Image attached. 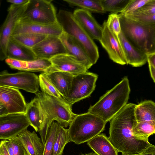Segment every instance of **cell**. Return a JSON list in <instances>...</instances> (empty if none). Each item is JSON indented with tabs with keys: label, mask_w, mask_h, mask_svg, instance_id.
Instances as JSON below:
<instances>
[{
	"label": "cell",
	"mask_w": 155,
	"mask_h": 155,
	"mask_svg": "<svg viewBox=\"0 0 155 155\" xmlns=\"http://www.w3.org/2000/svg\"><path fill=\"white\" fill-rule=\"evenodd\" d=\"M136 105L127 104L110 120L108 139L118 152L139 154L152 144L133 134L132 129L137 123L134 115Z\"/></svg>",
	"instance_id": "6da1fadb"
},
{
	"label": "cell",
	"mask_w": 155,
	"mask_h": 155,
	"mask_svg": "<svg viewBox=\"0 0 155 155\" xmlns=\"http://www.w3.org/2000/svg\"><path fill=\"white\" fill-rule=\"evenodd\" d=\"M38 99V106L41 117V125L38 132L44 144L48 129L54 120L65 128L69 126L76 114L72 112L71 106L62 97L59 98L38 91L35 94Z\"/></svg>",
	"instance_id": "7a4b0ae2"
},
{
	"label": "cell",
	"mask_w": 155,
	"mask_h": 155,
	"mask_svg": "<svg viewBox=\"0 0 155 155\" xmlns=\"http://www.w3.org/2000/svg\"><path fill=\"white\" fill-rule=\"evenodd\" d=\"M130 92L129 80L125 77L91 106L87 112L99 117L106 123L127 104Z\"/></svg>",
	"instance_id": "3957f363"
},
{
	"label": "cell",
	"mask_w": 155,
	"mask_h": 155,
	"mask_svg": "<svg viewBox=\"0 0 155 155\" xmlns=\"http://www.w3.org/2000/svg\"><path fill=\"white\" fill-rule=\"evenodd\" d=\"M119 15L121 31L136 47L147 54L155 53V24H146Z\"/></svg>",
	"instance_id": "277c9868"
},
{
	"label": "cell",
	"mask_w": 155,
	"mask_h": 155,
	"mask_svg": "<svg viewBox=\"0 0 155 155\" xmlns=\"http://www.w3.org/2000/svg\"><path fill=\"white\" fill-rule=\"evenodd\" d=\"M106 123L89 112L76 114L68 129L70 142L80 144L87 142L105 129Z\"/></svg>",
	"instance_id": "5b68a950"
},
{
	"label": "cell",
	"mask_w": 155,
	"mask_h": 155,
	"mask_svg": "<svg viewBox=\"0 0 155 155\" xmlns=\"http://www.w3.org/2000/svg\"><path fill=\"white\" fill-rule=\"evenodd\" d=\"M57 18L63 31L73 37L81 45L92 64H95L99 58L98 47L74 18L73 13L60 10L57 14Z\"/></svg>",
	"instance_id": "8992f818"
},
{
	"label": "cell",
	"mask_w": 155,
	"mask_h": 155,
	"mask_svg": "<svg viewBox=\"0 0 155 155\" xmlns=\"http://www.w3.org/2000/svg\"><path fill=\"white\" fill-rule=\"evenodd\" d=\"M51 2L29 0L18 22L47 25L58 23L56 9Z\"/></svg>",
	"instance_id": "52a82bcc"
},
{
	"label": "cell",
	"mask_w": 155,
	"mask_h": 155,
	"mask_svg": "<svg viewBox=\"0 0 155 155\" xmlns=\"http://www.w3.org/2000/svg\"><path fill=\"white\" fill-rule=\"evenodd\" d=\"M98 77L97 74L87 71L74 76L68 95L62 98L71 106L75 103L89 97L95 89Z\"/></svg>",
	"instance_id": "ba28073f"
},
{
	"label": "cell",
	"mask_w": 155,
	"mask_h": 155,
	"mask_svg": "<svg viewBox=\"0 0 155 155\" xmlns=\"http://www.w3.org/2000/svg\"><path fill=\"white\" fill-rule=\"evenodd\" d=\"M0 85L35 94L39 91V78L30 72L9 73L5 71L0 73Z\"/></svg>",
	"instance_id": "9c48e42d"
},
{
	"label": "cell",
	"mask_w": 155,
	"mask_h": 155,
	"mask_svg": "<svg viewBox=\"0 0 155 155\" xmlns=\"http://www.w3.org/2000/svg\"><path fill=\"white\" fill-rule=\"evenodd\" d=\"M29 1L21 5L11 4L8 8L5 20L0 27V61H3L7 58L6 50L8 43Z\"/></svg>",
	"instance_id": "30bf717a"
},
{
	"label": "cell",
	"mask_w": 155,
	"mask_h": 155,
	"mask_svg": "<svg viewBox=\"0 0 155 155\" xmlns=\"http://www.w3.org/2000/svg\"><path fill=\"white\" fill-rule=\"evenodd\" d=\"M30 125L25 113H9L0 116V139H12Z\"/></svg>",
	"instance_id": "8fae6325"
},
{
	"label": "cell",
	"mask_w": 155,
	"mask_h": 155,
	"mask_svg": "<svg viewBox=\"0 0 155 155\" xmlns=\"http://www.w3.org/2000/svg\"><path fill=\"white\" fill-rule=\"evenodd\" d=\"M102 34L99 41L107 52L110 58L113 62L124 65L127 64L122 47L117 38L108 27L106 21L102 25Z\"/></svg>",
	"instance_id": "7c38bea8"
},
{
	"label": "cell",
	"mask_w": 155,
	"mask_h": 155,
	"mask_svg": "<svg viewBox=\"0 0 155 155\" xmlns=\"http://www.w3.org/2000/svg\"><path fill=\"white\" fill-rule=\"evenodd\" d=\"M31 49L38 59L49 60L56 55L66 54L59 36L53 35H47Z\"/></svg>",
	"instance_id": "4fadbf2b"
},
{
	"label": "cell",
	"mask_w": 155,
	"mask_h": 155,
	"mask_svg": "<svg viewBox=\"0 0 155 155\" xmlns=\"http://www.w3.org/2000/svg\"><path fill=\"white\" fill-rule=\"evenodd\" d=\"M0 102L6 106L9 113L25 112L27 104L18 89L0 85Z\"/></svg>",
	"instance_id": "5bb4252c"
},
{
	"label": "cell",
	"mask_w": 155,
	"mask_h": 155,
	"mask_svg": "<svg viewBox=\"0 0 155 155\" xmlns=\"http://www.w3.org/2000/svg\"><path fill=\"white\" fill-rule=\"evenodd\" d=\"M49 60L54 70L66 72L74 76L87 70L83 64L75 57L67 54L56 55Z\"/></svg>",
	"instance_id": "9a60e30c"
},
{
	"label": "cell",
	"mask_w": 155,
	"mask_h": 155,
	"mask_svg": "<svg viewBox=\"0 0 155 155\" xmlns=\"http://www.w3.org/2000/svg\"><path fill=\"white\" fill-rule=\"evenodd\" d=\"M63 32L62 28L58 23L53 25H47L24 23L18 21L12 35L24 33H32L59 36Z\"/></svg>",
	"instance_id": "2e32d148"
},
{
	"label": "cell",
	"mask_w": 155,
	"mask_h": 155,
	"mask_svg": "<svg viewBox=\"0 0 155 155\" xmlns=\"http://www.w3.org/2000/svg\"><path fill=\"white\" fill-rule=\"evenodd\" d=\"M73 15L81 27L93 39L100 41L102 34V28L91 13L81 8L75 10Z\"/></svg>",
	"instance_id": "e0dca14e"
},
{
	"label": "cell",
	"mask_w": 155,
	"mask_h": 155,
	"mask_svg": "<svg viewBox=\"0 0 155 155\" xmlns=\"http://www.w3.org/2000/svg\"><path fill=\"white\" fill-rule=\"evenodd\" d=\"M5 61L11 68L23 71L47 73L51 71L52 68L51 61L47 59L24 61L6 58Z\"/></svg>",
	"instance_id": "ac0fdd59"
},
{
	"label": "cell",
	"mask_w": 155,
	"mask_h": 155,
	"mask_svg": "<svg viewBox=\"0 0 155 155\" xmlns=\"http://www.w3.org/2000/svg\"><path fill=\"white\" fill-rule=\"evenodd\" d=\"M127 64L134 67L143 66L147 62V54L134 46L125 36L121 31L118 36Z\"/></svg>",
	"instance_id": "d6986e66"
},
{
	"label": "cell",
	"mask_w": 155,
	"mask_h": 155,
	"mask_svg": "<svg viewBox=\"0 0 155 155\" xmlns=\"http://www.w3.org/2000/svg\"><path fill=\"white\" fill-rule=\"evenodd\" d=\"M66 51L83 64L88 70L93 65L84 49L72 36L63 31L59 36Z\"/></svg>",
	"instance_id": "ffe728a7"
},
{
	"label": "cell",
	"mask_w": 155,
	"mask_h": 155,
	"mask_svg": "<svg viewBox=\"0 0 155 155\" xmlns=\"http://www.w3.org/2000/svg\"><path fill=\"white\" fill-rule=\"evenodd\" d=\"M16 137L24 148L27 155H42L44 145L35 132L25 130Z\"/></svg>",
	"instance_id": "44dd1931"
},
{
	"label": "cell",
	"mask_w": 155,
	"mask_h": 155,
	"mask_svg": "<svg viewBox=\"0 0 155 155\" xmlns=\"http://www.w3.org/2000/svg\"><path fill=\"white\" fill-rule=\"evenodd\" d=\"M62 98L68 94L74 76L66 72L54 70L44 73Z\"/></svg>",
	"instance_id": "7402d4cb"
},
{
	"label": "cell",
	"mask_w": 155,
	"mask_h": 155,
	"mask_svg": "<svg viewBox=\"0 0 155 155\" xmlns=\"http://www.w3.org/2000/svg\"><path fill=\"white\" fill-rule=\"evenodd\" d=\"M87 142L97 155H118V152L104 134H98Z\"/></svg>",
	"instance_id": "603a6c76"
},
{
	"label": "cell",
	"mask_w": 155,
	"mask_h": 155,
	"mask_svg": "<svg viewBox=\"0 0 155 155\" xmlns=\"http://www.w3.org/2000/svg\"><path fill=\"white\" fill-rule=\"evenodd\" d=\"M7 58L24 61H31L38 58L31 49L10 40L6 50Z\"/></svg>",
	"instance_id": "cb8c5ba5"
},
{
	"label": "cell",
	"mask_w": 155,
	"mask_h": 155,
	"mask_svg": "<svg viewBox=\"0 0 155 155\" xmlns=\"http://www.w3.org/2000/svg\"><path fill=\"white\" fill-rule=\"evenodd\" d=\"M134 115L137 122L144 121H155L154 102L150 100H147L136 105Z\"/></svg>",
	"instance_id": "d4e9b609"
},
{
	"label": "cell",
	"mask_w": 155,
	"mask_h": 155,
	"mask_svg": "<svg viewBox=\"0 0 155 155\" xmlns=\"http://www.w3.org/2000/svg\"><path fill=\"white\" fill-rule=\"evenodd\" d=\"M25 113L30 125L36 132H39L41 127V120L37 97L27 104Z\"/></svg>",
	"instance_id": "484cf974"
},
{
	"label": "cell",
	"mask_w": 155,
	"mask_h": 155,
	"mask_svg": "<svg viewBox=\"0 0 155 155\" xmlns=\"http://www.w3.org/2000/svg\"><path fill=\"white\" fill-rule=\"evenodd\" d=\"M132 133L136 137L149 141V137L155 133V121L137 122L132 129Z\"/></svg>",
	"instance_id": "4316f807"
},
{
	"label": "cell",
	"mask_w": 155,
	"mask_h": 155,
	"mask_svg": "<svg viewBox=\"0 0 155 155\" xmlns=\"http://www.w3.org/2000/svg\"><path fill=\"white\" fill-rule=\"evenodd\" d=\"M47 36L35 34L24 33L13 35L11 40L19 44L31 49Z\"/></svg>",
	"instance_id": "83f0119b"
},
{
	"label": "cell",
	"mask_w": 155,
	"mask_h": 155,
	"mask_svg": "<svg viewBox=\"0 0 155 155\" xmlns=\"http://www.w3.org/2000/svg\"><path fill=\"white\" fill-rule=\"evenodd\" d=\"M70 5L79 7L90 12L104 13L100 0H64Z\"/></svg>",
	"instance_id": "f1b7e54d"
},
{
	"label": "cell",
	"mask_w": 155,
	"mask_h": 155,
	"mask_svg": "<svg viewBox=\"0 0 155 155\" xmlns=\"http://www.w3.org/2000/svg\"><path fill=\"white\" fill-rule=\"evenodd\" d=\"M69 142L68 129L59 124L54 143L53 155H62L65 145Z\"/></svg>",
	"instance_id": "f546056e"
},
{
	"label": "cell",
	"mask_w": 155,
	"mask_h": 155,
	"mask_svg": "<svg viewBox=\"0 0 155 155\" xmlns=\"http://www.w3.org/2000/svg\"><path fill=\"white\" fill-rule=\"evenodd\" d=\"M59 124L54 121L50 125L42 155H53L54 143Z\"/></svg>",
	"instance_id": "4dcf8cb0"
},
{
	"label": "cell",
	"mask_w": 155,
	"mask_h": 155,
	"mask_svg": "<svg viewBox=\"0 0 155 155\" xmlns=\"http://www.w3.org/2000/svg\"><path fill=\"white\" fill-rule=\"evenodd\" d=\"M130 0H100L104 12L121 13Z\"/></svg>",
	"instance_id": "1f68e13d"
},
{
	"label": "cell",
	"mask_w": 155,
	"mask_h": 155,
	"mask_svg": "<svg viewBox=\"0 0 155 155\" xmlns=\"http://www.w3.org/2000/svg\"><path fill=\"white\" fill-rule=\"evenodd\" d=\"M38 78L39 86L42 92L55 97L59 98L62 97L44 73L39 74Z\"/></svg>",
	"instance_id": "d6a6232c"
},
{
	"label": "cell",
	"mask_w": 155,
	"mask_h": 155,
	"mask_svg": "<svg viewBox=\"0 0 155 155\" xmlns=\"http://www.w3.org/2000/svg\"><path fill=\"white\" fill-rule=\"evenodd\" d=\"M106 22L110 30L118 38L121 31L119 15L116 13H111L108 15Z\"/></svg>",
	"instance_id": "836d02e7"
},
{
	"label": "cell",
	"mask_w": 155,
	"mask_h": 155,
	"mask_svg": "<svg viewBox=\"0 0 155 155\" xmlns=\"http://www.w3.org/2000/svg\"><path fill=\"white\" fill-rule=\"evenodd\" d=\"M150 1L151 0H130L126 8L121 13L124 15L131 14Z\"/></svg>",
	"instance_id": "e575fe53"
},
{
	"label": "cell",
	"mask_w": 155,
	"mask_h": 155,
	"mask_svg": "<svg viewBox=\"0 0 155 155\" xmlns=\"http://www.w3.org/2000/svg\"><path fill=\"white\" fill-rule=\"evenodd\" d=\"M153 14H155V0H151L149 2L133 13L128 15H145Z\"/></svg>",
	"instance_id": "d590c367"
},
{
	"label": "cell",
	"mask_w": 155,
	"mask_h": 155,
	"mask_svg": "<svg viewBox=\"0 0 155 155\" xmlns=\"http://www.w3.org/2000/svg\"><path fill=\"white\" fill-rule=\"evenodd\" d=\"M124 15L129 18L142 23L146 24H155V14L145 15Z\"/></svg>",
	"instance_id": "8d00e7d4"
},
{
	"label": "cell",
	"mask_w": 155,
	"mask_h": 155,
	"mask_svg": "<svg viewBox=\"0 0 155 155\" xmlns=\"http://www.w3.org/2000/svg\"><path fill=\"white\" fill-rule=\"evenodd\" d=\"M10 140L12 146L13 155H27L24 148L16 136Z\"/></svg>",
	"instance_id": "74e56055"
},
{
	"label": "cell",
	"mask_w": 155,
	"mask_h": 155,
	"mask_svg": "<svg viewBox=\"0 0 155 155\" xmlns=\"http://www.w3.org/2000/svg\"><path fill=\"white\" fill-rule=\"evenodd\" d=\"M139 155H155V146L151 144Z\"/></svg>",
	"instance_id": "f35d334b"
},
{
	"label": "cell",
	"mask_w": 155,
	"mask_h": 155,
	"mask_svg": "<svg viewBox=\"0 0 155 155\" xmlns=\"http://www.w3.org/2000/svg\"><path fill=\"white\" fill-rule=\"evenodd\" d=\"M147 57L148 64L155 67V53L147 54Z\"/></svg>",
	"instance_id": "ab89813d"
},
{
	"label": "cell",
	"mask_w": 155,
	"mask_h": 155,
	"mask_svg": "<svg viewBox=\"0 0 155 155\" xmlns=\"http://www.w3.org/2000/svg\"><path fill=\"white\" fill-rule=\"evenodd\" d=\"M0 153L2 155H9L3 140L0 142Z\"/></svg>",
	"instance_id": "60d3db41"
},
{
	"label": "cell",
	"mask_w": 155,
	"mask_h": 155,
	"mask_svg": "<svg viewBox=\"0 0 155 155\" xmlns=\"http://www.w3.org/2000/svg\"><path fill=\"white\" fill-rule=\"evenodd\" d=\"M29 0H8L7 1L8 2L16 5H21L28 2Z\"/></svg>",
	"instance_id": "b9f144b4"
},
{
	"label": "cell",
	"mask_w": 155,
	"mask_h": 155,
	"mask_svg": "<svg viewBox=\"0 0 155 155\" xmlns=\"http://www.w3.org/2000/svg\"><path fill=\"white\" fill-rule=\"evenodd\" d=\"M8 113H9V112L6 106L0 102V116Z\"/></svg>",
	"instance_id": "7bdbcfd3"
},
{
	"label": "cell",
	"mask_w": 155,
	"mask_h": 155,
	"mask_svg": "<svg viewBox=\"0 0 155 155\" xmlns=\"http://www.w3.org/2000/svg\"><path fill=\"white\" fill-rule=\"evenodd\" d=\"M149 65V68L151 77L153 81L155 82V67L151 65Z\"/></svg>",
	"instance_id": "ee69618b"
},
{
	"label": "cell",
	"mask_w": 155,
	"mask_h": 155,
	"mask_svg": "<svg viewBox=\"0 0 155 155\" xmlns=\"http://www.w3.org/2000/svg\"><path fill=\"white\" fill-rule=\"evenodd\" d=\"M81 155H97L95 153H88L84 154H82Z\"/></svg>",
	"instance_id": "f6af8a7d"
},
{
	"label": "cell",
	"mask_w": 155,
	"mask_h": 155,
	"mask_svg": "<svg viewBox=\"0 0 155 155\" xmlns=\"http://www.w3.org/2000/svg\"><path fill=\"white\" fill-rule=\"evenodd\" d=\"M121 155H139V154H136V155H129L128 154H127L124 153H122V154Z\"/></svg>",
	"instance_id": "bcb514c9"
},
{
	"label": "cell",
	"mask_w": 155,
	"mask_h": 155,
	"mask_svg": "<svg viewBox=\"0 0 155 155\" xmlns=\"http://www.w3.org/2000/svg\"><path fill=\"white\" fill-rule=\"evenodd\" d=\"M0 155H2L0 153Z\"/></svg>",
	"instance_id": "7dc6e473"
},
{
	"label": "cell",
	"mask_w": 155,
	"mask_h": 155,
	"mask_svg": "<svg viewBox=\"0 0 155 155\" xmlns=\"http://www.w3.org/2000/svg\"></svg>",
	"instance_id": "c3c4849f"
}]
</instances>
